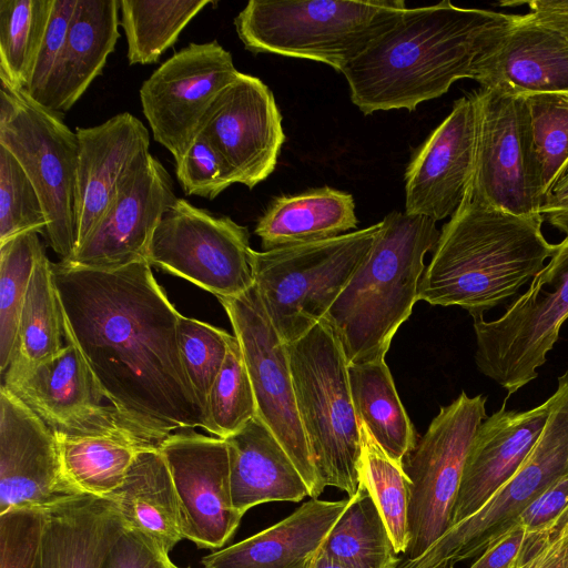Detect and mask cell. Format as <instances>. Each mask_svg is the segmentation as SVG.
I'll return each instance as SVG.
<instances>
[{
    "instance_id": "1",
    "label": "cell",
    "mask_w": 568,
    "mask_h": 568,
    "mask_svg": "<svg viewBox=\"0 0 568 568\" xmlns=\"http://www.w3.org/2000/svg\"><path fill=\"white\" fill-rule=\"evenodd\" d=\"M52 270L63 337L81 351L110 405L161 438L206 430L181 357V314L151 265L92 268L60 261Z\"/></svg>"
},
{
    "instance_id": "2",
    "label": "cell",
    "mask_w": 568,
    "mask_h": 568,
    "mask_svg": "<svg viewBox=\"0 0 568 568\" xmlns=\"http://www.w3.org/2000/svg\"><path fill=\"white\" fill-rule=\"evenodd\" d=\"M515 14L463 8L444 0L406 8L399 19L347 63L351 101L364 114L406 109L476 79L477 63Z\"/></svg>"
},
{
    "instance_id": "3",
    "label": "cell",
    "mask_w": 568,
    "mask_h": 568,
    "mask_svg": "<svg viewBox=\"0 0 568 568\" xmlns=\"http://www.w3.org/2000/svg\"><path fill=\"white\" fill-rule=\"evenodd\" d=\"M540 215L520 216L497 209L470 185L446 222L422 276L418 298L458 306L473 318L515 296L550 260L557 244L542 234Z\"/></svg>"
},
{
    "instance_id": "4",
    "label": "cell",
    "mask_w": 568,
    "mask_h": 568,
    "mask_svg": "<svg viewBox=\"0 0 568 568\" xmlns=\"http://www.w3.org/2000/svg\"><path fill=\"white\" fill-rule=\"evenodd\" d=\"M439 233L435 221L405 211L381 221L368 254L324 318L347 364L385 359L398 327L419 301L424 258Z\"/></svg>"
},
{
    "instance_id": "5",
    "label": "cell",
    "mask_w": 568,
    "mask_h": 568,
    "mask_svg": "<svg viewBox=\"0 0 568 568\" xmlns=\"http://www.w3.org/2000/svg\"><path fill=\"white\" fill-rule=\"evenodd\" d=\"M406 8L402 0H251L234 26L253 53L308 59L341 72Z\"/></svg>"
},
{
    "instance_id": "6",
    "label": "cell",
    "mask_w": 568,
    "mask_h": 568,
    "mask_svg": "<svg viewBox=\"0 0 568 568\" xmlns=\"http://www.w3.org/2000/svg\"><path fill=\"white\" fill-rule=\"evenodd\" d=\"M286 345L296 406L318 476L325 487L352 497L359 485L362 444L343 348L325 320Z\"/></svg>"
},
{
    "instance_id": "7",
    "label": "cell",
    "mask_w": 568,
    "mask_h": 568,
    "mask_svg": "<svg viewBox=\"0 0 568 568\" xmlns=\"http://www.w3.org/2000/svg\"><path fill=\"white\" fill-rule=\"evenodd\" d=\"M379 227L381 222L318 242L252 250L254 285L285 344L325 318L368 254Z\"/></svg>"
},
{
    "instance_id": "8",
    "label": "cell",
    "mask_w": 568,
    "mask_h": 568,
    "mask_svg": "<svg viewBox=\"0 0 568 568\" xmlns=\"http://www.w3.org/2000/svg\"><path fill=\"white\" fill-rule=\"evenodd\" d=\"M0 83V145L34 185L47 216L49 243L61 261H68L77 245V133L24 91Z\"/></svg>"
},
{
    "instance_id": "9",
    "label": "cell",
    "mask_w": 568,
    "mask_h": 568,
    "mask_svg": "<svg viewBox=\"0 0 568 568\" xmlns=\"http://www.w3.org/2000/svg\"><path fill=\"white\" fill-rule=\"evenodd\" d=\"M568 318V236L497 320L473 318L478 371L508 397L538 376Z\"/></svg>"
},
{
    "instance_id": "10",
    "label": "cell",
    "mask_w": 568,
    "mask_h": 568,
    "mask_svg": "<svg viewBox=\"0 0 568 568\" xmlns=\"http://www.w3.org/2000/svg\"><path fill=\"white\" fill-rule=\"evenodd\" d=\"M547 422L519 469L476 513L452 526L422 556L394 568H450L478 557L511 528L548 486L568 474V369L558 377Z\"/></svg>"
},
{
    "instance_id": "11",
    "label": "cell",
    "mask_w": 568,
    "mask_h": 568,
    "mask_svg": "<svg viewBox=\"0 0 568 568\" xmlns=\"http://www.w3.org/2000/svg\"><path fill=\"white\" fill-rule=\"evenodd\" d=\"M487 397L465 392L430 422L403 462L409 480L408 547L398 561L422 556L452 526L466 456L478 426L487 418Z\"/></svg>"
},
{
    "instance_id": "12",
    "label": "cell",
    "mask_w": 568,
    "mask_h": 568,
    "mask_svg": "<svg viewBox=\"0 0 568 568\" xmlns=\"http://www.w3.org/2000/svg\"><path fill=\"white\" fill-rule=\"evenodd\" d=\"M470 95L477 115L471 191L511 214L540 215L545 197L525 98L491 88Z\"/></svg>"
},
{
    "instance_id": "13",
    "label": "cell",
    "mask_w": 568,
    "mask_h": 568,
    "mask_svg": "<svg viewBox=\"0 0 568 568\" xmlns=\"http://www.w3.org/2000/svg\"><path fill=\"white\" fill-rule=\"evenodd\" d=\"M252 250L245 226L176 199L154 232L146 262L229 298L254 285Z\"/></svg>"
},
{
    "instance_id": "14",
    "label": "cell",
    "mask_w": 568,
    "mask_h": 568,
    "mask_svg": "<svg viewBox=\"0 0 568 568\" xmlns=\"http://www.w3.org/2000/svg\"><path fill=\"white\" fill-rule=\"evenodd\" d=\"M237 338L255 395L257 417L292 458L310 491L318 498L325 486L315 468L298 415L287 345L270 321L253 285L236 297L219 298Z\"/></svg>"
},
{
    "instance_id": "15",
    "label": "cell",
    "mask_w": 568,
    "mask_h": 568,
    "mask_svg": "<svg viewBox=\"0 0 568 568\" xmlns=\"http://www.w3.org/2000/svg\"><path fill=\"white\" fill-rule=\"evenodd\" d=\"M240 71L216 40L190 43L142 83L140 101L153 139L179 162L209 108Z\"/></svg>"
},
{
    "instance_id": "16",
    "label": "cell",
    "mask_w": 568,
    "mask_h": 568,
    "mask_svg": "<svg viewBox=\"0 0 568 568\" xmlns=\"http://www.w3.org/2000/svg\"><path fill=\"white\" fill-rule=\"evenodd\" d=\"M65 342L58 354L41 363L11 362L1 374V385L31 408L53 434L146 432L112 405L103 404L104 394L81 351L72 341Z\"/></svg>"
},
{
    "instance_id": "17",
    "label": "cell",
    "mask_w": 568,
    "mask_h": 568,
    "mask_svg": "<svg viewBox=\"0 0 568 568\" xmlns=\"http://www.w3.org/2000/svg\"><path fill=\"white\" fill-rule=\"evenodd\" d=\"M197 134L221 155L233 182L248 189L271 175L285 140L273 92L242 72L215 98Z\"/></svg>"
},
{
    "instance_id": "18",
    "label": "cell",
    "mask_w": 568,
    "mask_h": 568,
    "mask_svg": "<svg viewBox=\"0 0 568 568\" xmlns=\"http://www.w3.org/2000/svg\"><path fill=\"white\" fill-rule=\"evenodd\" d=\"M160 450L179 496L184 539L221 549L243 518L232 503L225 440L183 430L169 435Z\"/></svg>"
},
{
    "instance_id": "19",
    "label": "cell",
    "mask_w": 568,
    "mask_h": 568,
    "mask_svg": "<svg viewBox=\"0 0 568 568\" xmlns=\"http://www.w3.org/2000/svg\"><path fill=\"white\" fill-rule=\"evenodd\" d=\"M176 199L165 168L145 153L121 182L102 220L65 262L115 268L146 261L154 232Z\"/></svg>"
},
{
    "instance_id": "20",
    "label": "cell",
    "mask_w": 568,
    "mask_h": 568,
    "mask_svg": "<svg viewBox=\"0 0 568 568\" xmlns=\"http://www.w3.org/2000/svg\"><path fill=\"white\" fill-rule=\"evenodd\" d=\"M79 496L64 480L47 424L6 386L0 388V513L49 509Z\"/></svg>"
},
{
    "instance_id": "21",
    "label": "cell",
    "mask_w": 568,
    "mask_h": 568,
    "mask_svg": "<svg viewBox=\"0 0 568 568\" xmlns=\"http://www.w3.org/2000/svg\"><path fill=\"white\" fill-rule=\"evenodd\" d=\"M477 134L471 95L462 97L416 150L405 172V212L435 222L450 217L473 180Z\"/></svg>"
},
{
    "instance_id": "22",
    "label": "cell",
    "mask_w": 568,
    "mask_h": 568,
    "mask_svg": "<svg viewBox=\"0 0 568 568\" xmlns=\"http://www.w3.org/2000/svg\"><path fill=\"white\" fill-rule=\"evenodd\" d=\"M555 402L554 394L527 410L497 412L478 426L468 449L452 526L476 513L519 469L536 444ZM450 526V527H452Z\"/></svg>"
},
{
    "instance_id": "23",
    "label": "cell",
    "mask_w": 568,
    "mask_h": 568,
    "mask_svg": "<svg viewBox=\"0 0 568 568\" xmlns=\"http://www.w3.org/2000/svg\"><path fill=\"white\" fill-rule=\"evenodd\" d=\"M79 153L75 180V231L80 246L111 206L118 189L149 152L146 126L129 112L75 129ZM75 251V250H74Z\"/></svg>"
},
{
    "instance_id": "24",
    "label": "cell",
    "mask_w": 568,
    "mask_h": 568,
    "mask_svg": "<svg viewBox=\"0 0 568 568\" xmlns=\"http://www.w3.org/2000/svg\"><path fill=\"white\" fill-rule=\"evenodd\" d=\"M475 81L518 97L568 93V40L527 14H515L478 61Z\"/></svg>"
},
{
    "instance_id": "25",
    "label": "cell",
    "mask_w": 568,
    "mask_h": 568,
    "mask_svg": "<svg viewBox=\"0 0 568 568\" xmlns=\"http://www.w3.org/2000/svg\"><path fill=\"white\" fill-rule=\"evenodd\" d=\"M346 504L311 498L275 525L204 556L202 568H306Z\"/></svg>"
},
{
    "instance_id": "26",
    "label": "cell",
    "mask_w": 568,
    "mask_h": 568,
    "mask_svg": "<svg viewBox=\"0 0 568 568\" xmlns=\"http://www.w3.org/2000/svg\"><path fill=\"white\" fill-rule=\"evenodd\" d=\"M120 0H78L60 58L38 102L69 111L102 72L119 39Z\"/></svg>"
},
{
    "instance_id": "27",
    "label": "cell",
    "mask_w": 568,
    "mask_h": 568,
    "mask_svg": "<svg viewBox=\"0 0 568 568\" xmlns=\"http://www.w3.org/2000/svg\"><path fill=\"white\" fill-rule=\"evenodd\" d=\"M224 440L229 452L232 503L243 516L260 504L297 503L310 497L306 483L292 458L257 416Z\"/></svg>"
},
{
    "instance_id": "28",
    "label": "cell",
    "mask_w": 568,
    "mask_h": 568,
    "mask_svg": "<svg viewBox=\"0 0 568 568\" xmlns=\"http://www.w3.org/2000/svg\"><path fill=\"white\" fill-rule=\"evenodd\" d=\"M110 498L73 496L47 509L34 568H102L122 531Z\"/></svg>"
},
{
    "instance_id": "29",
    "label": "cell",
    "mask_w": 568,
    "mask_h": 568,
    "mask_svg": "<svg viewBox=\"0 0 568 568\" xmlns=\"http://www.w3.org/2000/svg\"><path fill=\"white\" fill-rule=\"evenodd\" d=\"M109 498L123 528L140 534L164 555L184 539L179 496L160 447L139 452Z\"/></svg>"
},
{
    "instance_id": "30",
    "label": "cell",
    "mask_w": 568,
    "mask_h": 568,
    "mask_svg": "<svg viewBox=\"0 0 568 568\" xmlns=\"http://www.w3.org/2000/svg\"><path fill=\"white\" fill-rule=\"evenodd\" d=\"M64 480L78 495L109 498L136 454L164 439L130 430L54 434Z\"/></svg>"
},
{
    "instance_id": "31",
    "label": "cell",
    "mask_w": 568,
    "mask_h": 568,
    "mask_svg": "<svg viewBox=\"0 0 568 568\" xmlns=\"http://www.w3.org/2000/svg\"><path fill=\"white\" fill-rule=\"evenodd\" d=\"M356 225L353 195L323 186L274 197L258 219L255 234L267 251L333 239Z\"/></svg>"
},
{
    "instance_id": "32",
    "label": "cell",
    "mask_w": 568,
    "mask_h": 568,
    "mask_svg": "<svg viewBox=\"0 0 568 568\" xmlns=\"http://www.w3.org/2000/svg\"><path fill=\"white\" fill-rule=\"evenodd\" d=\"M347 372L358 420L386 455L403 467L417 438L385 359L348 364Z\"/></svg>"
},
{
    "instance_id": "33",
    "label": "cell",
    "mask_w": 568,
    "mask_h": 568,
    "mask_svg": "<svg viewBox=\"0 0 568 568\" xmlns=\"http://www.w3.org/2000/svg\"><path fill=\"white\" fill-rule=\"evenodd\" d=\"M320 550L348 568H394L399 560L382 514L361 481Z\"/></svg>"
},
{
    "instance_id": "34",
    "label": "cell",
    "mask_w": 568,
    "mask_h": 568,
    "mask_svg": "<svg viewBox=\"0 0 568 568\" xmlns=\"http://www.w3.org/2000/svg\"><path fill=\"white\" fill-rule=\"evenodd\" d=\"M211 0H120L131 65L155 63Z\"/></svg>"
},
{
    "instance_id": "35",
    "label": "cell",
    "mask_w": 568,
    "mask_h": 568,
    "mask_svg": "<svg viewBox=\"0 0 568 568\" xmlns=\"http://www.w3.org/2000/svg\"><path fill=\"white\" fill-rule=\"evenodd\" d=\"M62 336L63 316L52 263L43 251L28 287L10 363L34 365L54 356L64 346Z\"/></svg>"
},
{
    "instance_id": "36",
    "label": "cell",
    "mask_w": 568,
    "mask_h": 568,
    "mask_svg": "<svg viewBox=\"0 0 568 568\" xmlns=\"http://www.w3.org/2000/svg\"><path fill=\"white\" fill-rule=\"evenodd\" d=\"M53 0H0V80L26 90L52 12Z\"/></svg>"
},
{
    "instance_id": "37",
    "label": "cell",
    "mask_w": 568,
    "mask_h": 568,
    "mask_svg": "<svg viewBox=\"0 0 568 568\" xmlns=\"http://www.w3.org/2000/svg\"><path fill=\"white\" fill-rule=\"evenodd\" d=\"M359 481L375 500L387 526L396 552L408 547L409 480L403 467L392 460L359 420Z\"/></svg>"
},
{
    "instance_id": "38",
    "label": "cell",
    "mask_w": 568,
    "mask_h": 568,
    "mask_svg": "<svg viewBox=\"0 0 568 568\" xmlns=\"http://www.w3.org/2000/svg\"><path fill=\"white\" fill-rule=\"evenodd\" d=\"M43 251L37 232L23 233L0 244L1 374L10 364L28 287Z\"/></svg>"
},
{
    "instance_id": "39",
    "label": "cell",
    "mask_w": 568,
    "mask_h": 568,
    "mask_svg": "<svg viewBox=\"0 0 568 568\" xmlns=\"http://www.w3.org/2000/svg\"><path fill=\"white\" fill-rule=\"evenodd\" d=\"M257 416L250 375L237 338L232 335L223 366L207 398V430L225 439Z\"/></svg>"
},
{
    "instance_id": "40",
    "label": "cell",
    "mask_w": 568,
    "mask_h": 568,
    "mask_svg": "<svg viewBox=\"0 0 568 568\" xmlns=\"http://www.w3.org/2000/svg\"><path fill=\"white\" fill-rule=\"evenodd\" d=\"M524 98L546 199L568 170V93H540Z\"/></svg>"
},
{
    "instance_id": "41",
    "label": "cell",
    "mask_w": 568,
    "mask_h": 568,
    "mask_svg": "<svg viewBox=\"0 0 568 568\" xmlns=\"http://www.w3.org/2000/svg\"><path fill=\"white\" fill-rule=\"evenodd\" d=\"M231 337L227 332L207 323L180 317L179 344L183 366L205 417L209 394L225 361Z\"/></svg>"
},
{
    "instance_id": "42",
    "label": "cell",
    "mask_w": 568,
    "mask_h": 568,
    "mask_svg": "<svg viewBox=\"0 0 568 568\" xmlns=\"http://www.w3.org/2000/svg\"><path fill=\"white\" fill-rule=\"evenodd\" d=\"M40 196L17 159L0 145V244L28 232H45Z\"/></svg>"
},
{
    "instance_id": "43",
    "label": "cell",
    "mask_w": 568,
    "mask_h": 568,
    "mask_svg": "<svg viewBox=\"0 0 568 568\" xmlns=\"http://www.w3.org/2000/svg\"><path fill=\"white\" fill-rule=\"evenodd\" d=\"M45 524L47 509L42 508L0 513V568H34Z\"/></svg>"
},
{
    "instance_id": "44",
    "label": "cell",
    "mask_w": 568,
    "mask_h": 568,
    "mask_svg": "<svg viewBox=\"0 0 568 568\" xmlns=\"http://www.w3.org/2000/svg\"><path fill=\"white\" fill-rule=\"evenodd\" d=\"M175 173L186 195L209 200L234 183L223 159L202 134L195 136L183 158L175 162Z\"/></svg>"
},
{
    "instance_id": "45",
    "label": "cell",
    "mask_w": 568,
    "mask_h": 568,
    "mask_svg": "<svg viewBox=\"0 0 568 568\" xmlns=\"http://www.w3.org/2000/svg\"><path fill=\"white\" fill-rule=\"evenodd\" d=\"M78 0H53L50 21L39 50L29 85L24 91L39 102L60 58Z\"/></svg>"
},
{
    "instance_id": "46",
    "label": "cell",
    "mask_w": 568,
    "mask_h": 568,
    "mask_svg": "<svg viewBox=\"0 0 568 568\" xmlns=\"http://www.w3.org/2000/svg\"><path fill=\"white\" fill-rule=\"evenodd\" d=\"M568 519V474L548 486L519 515V524L528 534L552 531Z\"/></svg>"
},
{
    "instance_id": "47",
    "label": "cell",
    "mask_w": 568,
    "mask_h": 568,
    "mask_svg": "<svg viewBox=\"0 0 568 568\" xmlns=\"http://www.w3.org/2000/svg\"><path fill=\"white\" fill-rule=\"evenodd\" d=\"M170 556L161 552L140 534L122 528L102 568H175Z\"/></svg>"
},
{
    "instance_id": "48",
    "label": "cell",
    "mask_w": 568,
    "mask_h": 568,
    "mask_svg": "<svg viewBox=\"0 0 568 568\" xmlns=\"http://www.w3.org/2000/svg\"><path fill=\"white\" fill-rule=\"evenodd\" d=\"M559 529L528 534L511 568H562Z\"/></svg>"
},
{
    "instance_id": "49",
    "label": "cell",
    "mask_w": 568,
    "mask_h": 568,
    "mask_svg": "<svg viewBox=\"0 0 568 568\" xmlns=\"http://www.w3.org/2000/svg\"><path fill=\"white\" fill-rule=\"evenodd\" d=\"M527 532L515 524L494 540L469 568H511L520 555Z\"/></svg>"
},
{
    "instance_id": "50",
    "label": "cell",
    "mask_w": 568,
    "mask_h": 568,
    "mask_svg": "<svg viewBox=\"0 0 568 568\" xmlns=\"http://www.w3.org/2000/svg\"><path fill=\"white\" fill-rule=\"evenodd\" d=\"M527 4L526 13L535 22L552 29L568 40V0H530L527 2H501V6Z\"/></svg>"
},
{
    "instance_id": "51",
    "label": "cell",
    "mask_w": 568,
    "mask_h": 568,
    "mask_svg": "<svg viewBox=\"0 0 568 568\" xmlns=\"http://www.w3.org/2000/svg\"><path fill=\"white\" fill-rule=\"evenodd\" d=\"M568 207V170L547 195L540 214Z\"/></svg>"
},
{
    "instance_id": "52",
    "label": "cell",
    "mask_w": 568,
    "mask_h": 568,
    "mask_svg": "<svg viewBox=\"0 0 568 568\" xmlns=\"http://www.w3.org/2000/svg\"><path fill=\"white\" fill-rule=\"evenodd\" d=\"M544 221H547L549 224L561 231L568 236V207L546 212L541 214Z\"/></svg>"
},
{
    "instance_id": "53",
    "label": "cell",
    "mask_w": 568,
    "mask_h": 568,
    "mask_svg": "<svg viewBox=\"0 0 568 568\" xmlns=\"http://www.w3.org/2000/svg\"><path fill=\"white\" fill-rule=\"evenodd\" d=\"M306 568H348L345 565L326 557L321 550L308 562Z\"/></svg>"
},
{
    "instance_id": "54",
    "label": "cell",
    "mask_w": 568,
    "mask_h": 568,
    "mask_svg": "<svg viewBox=\"0 0 568 568\" xmlns=\"http://www.w3.org/2000/svg\"><path fill=\"white\" fill-rule=\"evenodd\" d=\"M562 568H568V519L559 529Z\"/></svg>"
},
{
    "instance_id": "55",
    "label": "cell",
    "mask_w": 568,
    "mask_h": 568,
    "mask_svg": "<svg viewBox=\"0 0 568 568\" xmlns=\"http://www.w3.org/2000/svg\"><path fill=\"white\" fill-rule=\"evenodd\" d=\"M175 568H180V567L176 566Z\"/></svg>"
},
{
    "instance_id": "56",
    "label": "cell",
    "mask_w": 568,
    "mask_h": 568,
    "mask_svg": "<svg viewBox=\"0 0 568 568\" xmlns=\"http://www.w3.org/2000/svg\"><path fill=\"white\" fill-rule=\"evenodd\" d=\"M450 568H455V567H450Z\"/></svg>"
}]
</instances>
